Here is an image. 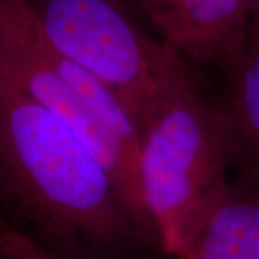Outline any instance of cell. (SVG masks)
<instances>
[{
  "mask_svg": "<svg viewBox=\"0 0 259 259\" xmlns=\"http://www.w3.org/2000/svg\"><path fill=\"white\" fill-rule=\"evenodd\" d=\"M0 196L61 243L120 248L139 231L100 158L0 58Z\"/></svg>",
  "mask_w": 259,
  "mask_h": 259,
  "instance_id": "cell-1",
  "label": "cell"
},
{
  "mask_svg": "<svg viewBox=\"0 0 259 259\" xmlns=\"http://www.w3.org/2000/svg\"><path fill=\"white\" fill-rule=\"evenodd\" d=\"M140 176L153 236L180 259L231 183L221 104L190 62L140 131Z\"/></svg>",
  "mask_w": 259,
  "mask_h": 259,
  "instance_id": "cell-2",
  "label": "cell"
},
{
  "mask_svg": "<svg viewBox=\"0 0 259 259\" xmlns=\"http://www.w3.org/2000/svg\"><path fill=\"white\" fill-rule=\"evenodd\" d=\"M0 58L25 93L87 143L131 221L153 236L140 176V131L114 94L49 44L28 0H0Z\"/></svg>",
  "mask_w": 259,
  "mask_h": 259,
  "instance_id": "cell-3",
  "label": "cell"
},
{
  "mask_svg": "<svg viewBox=\"0 0 259 259\" xmlns=\"http://www.w3.org/2000/svg\"><path fill=\"white\" fill-rule=\"evenodd\" d=\"M49 44L102 82L143 130L187 64L130 19L121 0H28Z\"/></svg>",
  "mask_w": 259,
  "mask_h": 259,
  "instance_id": "cell-4",
  "label": "cell"
},
{
  "mask_svg": "<svg viewBox=\"0 0 259 259\" xmlns=\"http://www.w3.org/2000/svg\"><path fill=\"white\" fill-rule=\"evenodd\" d=\"M161 40L190 64L218 71L249 35L258 0H139Z\"/></svg>",
  "mask_w": 259,
  "mask_h": 259,
  "instance_id": "cell-5",
  "label": "cell"
},
{
  "mask_svg": "<svg viewBox=\"0 0 259 259\" xmlns=\"http://www.w3.org/2000/svg\"><path fill=\"white\" fill-rule=\"evenodd\" d=\"M218 94L228 130L231 182L259 189V20L245 44L223 65Z\"/></svg>",
  "mask_w": 259,
  "mask_h": 259,
  "instance_id": "cell-6",
  "label": "cell"
},
{
  "mask_svg": "<svg viewBox=\"0 0 259 259\" xmlns=\"http://www.w3.org/2000/svg\"><path fill=\"white\" fill-rule=\"evenodd\" d=\"M180 259H259V189L231 182Z\"/></svg>",
  "mask_w": 259,
  "mask_h": 259,
  "instance_id": "cell-7",
  "label": "cell"
},
{
  "mask_svg": "<svg viewBox=\"0 0 259 259\" xmlns=\"http://www.w3.org/2000/svg\"><path fill=\"white\" fill-rule=\"evenodd\" d=\"M2 259H72L47 249L26 233L15 231L6 236L0 248Z\"/></svg>",
  "mask_w": 259,
  "mask_h": 259,
  "instance_id": "cell-8",
  "label": "cell"
},
{
  "mask_svg": "<svg viewBox=\"0 0 259 259\" xmlns=\"http://www.w3.org/2000/svg\"><path fill=\"white\" fill-rule=\"evenodd\" d=\"M255 16H256V19L259 20V0L258 3H256V13H255Z\"/></svg>",
  "mask_w": 259,
  "mask_h": 259,
  "instance_id": "cell-9",
  "label": "cell"
},
{
  "mask_svg": "<svg viewBox=\"0 0 259 259\" xmlns=\"http://www.w3.org/2000/svg\"><path fill=\"white\" fill-rule=\"evenodd\" d=\"M5 228H6V225H5V223H3V222H2V221H0V232L3 231Z\"/></svg>",
  "mask_w": 259,
  "mask_h": 259,
  "instance_id": "cell-10",
  "label": "cell"
}]
</instances>
